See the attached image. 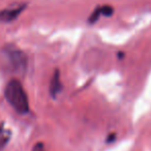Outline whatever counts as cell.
I'll return each instance as SVG.
<instances>
[{"label": "cell", "instance_id": "3957f363", "mask_svg": "<svg viewBox=\"0 0 151 151\" xmlns=\"http://www.w3.org/2000/svg\"><path fill=\"white\" fill-rule=\"evenodd\" d=\"M26 7H27L26 3H18V4L0 11V22L9 23V22L15 21L20 17V15L23 13Z\"/></svg>", "mask_w": 151, "mask_h": 151}, {"label": "cell", "instance_id": "52a82bcc", "mask_svg": "<svg viewBox=\"0 0 151 151\" xmlns=\"http://www.w3.org/2000/svg\"><path fill=\"white\" fill-rule=\"evenodd\" d=\"M32 151H46V149H45V145L42 144V142L36 143V144L33 146V148H32Z\"/></svg>", "mask_w": 151, "mask_h": 151}, {"label": "cell", "instance_id": "7a4b0ae2", "mask_svg": "<svg viewBox=\"0 0 151 151\" xmlns=\"http://www.w3.org/2000/svg\"><path fill=\"white\" fill-rule=\"evenodd\" d=\"M1 57L5 68L12 73L24 76L27 70L28 59L26 54L13 44H6L1 49Z\"/></svg>", "mask_w": 151, "mask_h": 151}, {"label": "cell", "instance_id": "8992f818", "mask_svg": "<svg viewBox=\"0 0 151 151\" xmlns=\"http://www.w3.org/2000/svg\"><path fill=\"white\" fill-rule=\"evenodd\" d=\"M11 136V130L5 128L3 124H0V151L9 144Z\"/></svg>", "mask_w": 151, "mask_h": 151}, {"label": "cell", "instance_id": "6da1fadb", "mask_svg": "<svg viewBox=\"0 0 151 151\" xmlns=\"http://www.w3.org/2000/svg\"><path fill=\"white\" fill-rule=\"evenodd\" d=\"M4 96L9 105L17 113L25 115L29 112L30 105L27 92L18 79H11L5 85Z\"/></svg>", "mask_w": 151, "mask_h": 151}, {"label": "cell", "instance_id": "5b68a950", "mask_svg": "<svg viewBox=\"0 0 151 151\" xmlns=\"http://www.w3.org/2000/svg\"><path fill=\"white\" fill-rule=\"evenodd\" d=\"M113 14H114V9L111 5H101V6H97L94 9V12L91 14L88 19V22L90 24H94L101 16H104L106 18H110Z\"/></svg>", "mask_w": 151, "mask_h": 151}, {"label": "cell", "instance_id": "277c9868", "mask_svg": "<svg viewBox=\"0 0 151 151\" xmlns=\"http://www.w3.org/2000/svg\"><path fill=\"white\" fill-rule=\"evenodd\" d=\"M62 88H63V85H62V81H61L60 70L59 69H55L50 81V88H49L50 95L53 99H56L61 93Z\"/></svg>", "mask_w": 151, "mask_h": 151}]
</instances>
